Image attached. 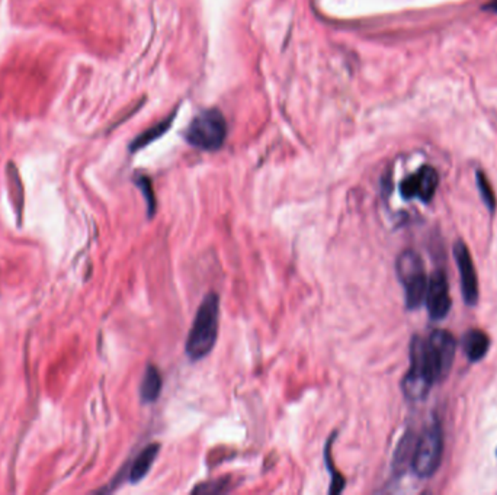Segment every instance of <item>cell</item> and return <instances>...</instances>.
<instances>
[{
    "instance_id": "obj_1",
    "label": "cell",
    "mask_w": 497,
    "mask_h": 495,
    "mask_svg": "<svg viewBox=\"0 0 497 495\" xmlns=\"http://www.w3.org/2000/svg\"><path fill=\"white\" fill-rule=\"evenodd\" d=\"M220 324V298L217 293H208L201 302L194 324L186 339L185 350L191 360L204 359L217 343Z\"/></svg>"
},
{
    "instance_id": "obj_2",
    "label": "cell",
    "mask_w": 497,
    "mask_h": 495,
    "mask_svg": "<svg viewBox=\"0 0 497 495\" xmlns=\"http://www.w3.org/2000/svg\"><path fill=\"white\" fill-rule=\"evenodd\" d=\"M435 382L431 365L427 362L425 339L416 336L410 344V369L401 383L403 392L412 401H420L426 398Z\"/></svg>"
},
{
    "instance_id": "obj_3",
    "label": "cell",
    "mask_w": 497,
    "mask_h": 495,
    "mask_svg": "<svg viewBox=\"0 0 497 495\" xmlns=\"http://www.w3.org/2000/svg\"><path fill=\"white\" fill-rule=\"evenodd\" d=\"M396 271L400 282L405 286L406 306L409 310L419 308L426 298L429 284L420 256L413 250L403 251L397 259Z\"/></svg>"
},
{
    "instance_id": "obj_4",
    "label": "cell",
    "mask_w": 497,
    "mask_h": 495,
    "mask_svg": "<svg viewBox=\"0 0 497 495\" xmlns=\"http://www.w3.org/2000/svg\"><path fill=\"white\" fill-rule=\"evenodd\" d=\"M443 453V436L440 425L435 421L425 427L416 441L412 454L413 472L419 478L432 476L440 465Z\"/></svg>"
},
{
    "instance_id": "obj_5",
    "label": "cell",
    "mask_w": 497,
    "mask_h": 495,
    "mask_svg": "<svg viewBox=\"0 0 497 495\" xmlns=\"http://www.w3.org/2000/svg\"><path fill=\"white\" fill-rule=\"evenodd\" d=\"M227 137V124L224 116L216 111L199 114L186 129V140L201 150H219Z\"/></svg>"
},
{
    "instance_id": "obj_6",
    "label": "cell",
    "mask_w": 497,
    "mask_h": 495,
    "mask_svg": "<svg viewBox=\"0 0 497 495\" xmlns=\"http://www.w3.org/2000/svg\"><path fill=\"white\" fill-rule=\"evenodd\" d=\"M455 339L452 334L445 330H435L431 336L425 340V349L427 362L431 365L435 381L447 378L449 373L454 356H455Z\"/></svg>"
},
{
    "instance_id": "obj_7",
    "label": "cell",
    "mask_w": 497,
    "mask_h": 495,
    "mask_svg": "<svg viewBox=\"0 0 497 495\" xmlns=\"http://www.w3.org/2000/svg\"><path fill=\"white\" fill-rule=\"evenodd\" d=\"M454 254L460 271L463 298L468 306H474L478 302V279L471 254H469L468 247L463 242L455 244Z\"/></svg>"
},
{
    "instance_id": "obj_8",
    "label": "cell",
    "mask_w": 497,
    "mask_h": 495,
    "mask_svg": "<svg viewBox=\"0 0 497 495\" xmlns=\"http://www.w3.org/2000/svg\"><path fill=\"white\" fill-rule=\"evenodd\" d=\"M439 183L438 171L434 167L425 166L414 175L406 178L400 185L401 196L406 199L419 198L423 202H429L436 192Z\"/></svg>"
},
{
    "instance_id": "obj_9",
    "label": "cell",
    "mask_w": 497,
    "mask_h": 495,
    "mask_svg": "<svg viewBox=\"0 0 497 495\" xmlns=\"http://www.w3.org/2000/svg\"><path fill=\"white\" fill-rule=\"evenodd\" d=\"M426 306L429 317L438 321L445 318L451 310V297L448 279L443 272H435L427 284Z\"/></svg>"
},
{
    "instance_id": "obj_10",
    "label": "cell",
    "mask_w": 497,
    "mask_h": 495,
    "mask_svg": "<svg viewBox=\"0 0 497 495\" xmlns=\"http://www.w3.org/2000/svg\"><path fill=\"white\" fill-rule=\"evenodd\" d=\"M159 452H160L159 443H152L140 452V454L136 459H134V462L130 467V472H128L130 483L137 484L143 478H145V475L149 474V471L152 470V466L157 458Z\"/></svg>"
},
{
    "instance_id": "obj_11",
    "label": "cell",
    "mask_w": 497,
    "mask_h": 495,
    "mask_svg": "<svg viewBox=\"0 0 497 495\" xmlns=\"http://www.w3.org/2000/svg\"><path fill=\"white\" fill-rule=\"evenodd\" d=\"M463 349L471 362H478L490 349V339L485 331L469 330L463 339Z\"/></svg>"
},
{
    "instance_id": "obj_12",
    "label": "cell",
    "mask_w": 497,
    "mask_h": 495,
    "mask_svg": "<svg viewBox=\"0 0 497 495\" xmlns=\"http://www.w3.org/2000/svg\"><path fill=\"white\" fill-rule=\"evenodd\" d=\"M162 388H163L162 373H160V370L153 365L147 366L140 386V395L143 403H154V401L160 397Z\"/></svg>"
},
{
    "instance_id": "obj_13",
    "label": "cell",
    "mask_w": 497,
    "mask_h": 495,
    "mask_svg": "<svg viewBox=\"0 0 497 495\" xmlns=\"http://www.w3.org/2000/svg\"><path fill=\"white\" fill-rule=\"evenodd\" d=\"M334 440V434L330 436V439L327 440V445L325 449V459H326V465L330 471V476H332V487L329 489L330 494H339L345 489V478L342 474H339L336 471V467L333 465V459H332V445Z\"/></svg>"
},
{
    "instance_id": "obj_14",
    "label": "cell",
    "mask_w": 497,
    "mask_h": 495,
    "mask_svg": "<svg viewBox=\"0 0 497 495\" xmlns=\"http://www.w3.org/2000/svg\"><path fill=\"white\" fill-rule=\"evenodd\" d=\"M477 186H478V191L481 193L483 200H485L486 207L493 212L496 208V196H494V192L491 189V185H490L489 179L485 176V173L483 171L477 173Z\"/></svg>"
},
{
    "instance_id": "obj_15",
    "label": "cell",
    "mask_w": 497,
    "mask_h": 495,
    "mask_svg": "<svg viewBox=\"0 0 497 495\" xmlns=\"http://www.w3.org/2000/svg\"><path fill=\"white\" fill-rule=\"evenodd\" d=\"M137 185L141 189L144 198H145V202H147V213H149V217H152L154 211H156V198L153 195V189H152V183L150 180L147 178H140L137 180Z\"/></svg>"
},
{
    "instance_id": "obj_16",
    "label": "cell",
    "mask_w": 497,
    "mask_h": 495,
    "mask_svg": "<svg viewBox=\"0 0 497 495\" xmlns=\"http://www.w3.org/2000/svg\"><path fill=\"white\" fill-rule=\"evenodd\" d=\"M227 479H219L214 481V483L210 484H201L196 488H194L192 492H201V494H219V492H224L227 491Z\"/></svg>"
},
{
    "instance_id": "obj_17",
    "label": "cell",
    "mask_w": 497,
    "mask_h": 495,
    "mask_svg": "<svg viewBox=\"0 0 497 495\" xmlns=\"http://www.w3.org/2000/svg\"><path fill=\"white\" fill-rule=\"evenodd\" d=\"M485 9H489V10H493V12H497V0H491V2L485 8Z\"/></svg>"
}]
</instances>
